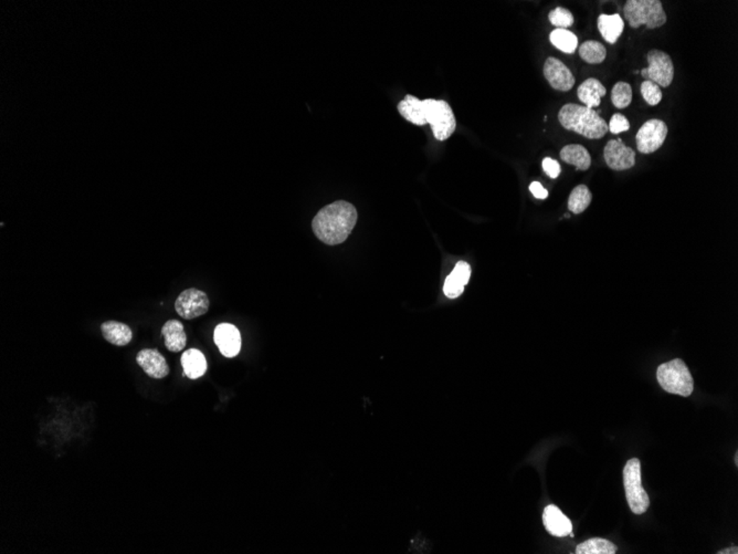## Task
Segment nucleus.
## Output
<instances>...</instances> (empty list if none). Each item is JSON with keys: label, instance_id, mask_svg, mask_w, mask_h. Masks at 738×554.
Masks as SVG:
<instances>
[{"label": "nucleus", "instance_id": "nucleus-1", "mask_svg": "<svg viewBox=\"0 0 738 554\" xmlns=\"http://www.w3.org/2000/svg\"><path fill=\"white\" fill-rule=\"evenodd\" d=\"M358 220L356 208L350 202L338 200L323 207L312 222L316 236L328 246L344 242Z\"/></svg>", "mask_w": 738, "mask_h": 554}, {"label": "nucleus", "instance_id": "nucleus-2", "mask_svg": "<svg viewBox=\"0 0 738 554\" xmlns=\"http://www.w3.org/2000/svg\"><path fill=\"white\" fill-rule=\"evenodd\" d=\"M558 120L563 128L591 140L603 138L609 130L595 110L579 104H565L559 111Z\"/></svg>", "mask_w": 738, "mask_h": 554}, {"label": "nucleus", "instance_id": "nucleus-3", "mask_svg": "<svg viewBox=\"0 0 738 554\" xmlns=\"http://www.w3.org/2000/svg\"><path fill=\"white\" fill-rule=\"evenodd\" d=\"M660 386L670 394L689 397L693 393L694 381L689 367L681 359L663 363L657 369Z\"/></svg>", "mask_w": 738, "mask_h": 554}, {"label": "nucleus", "instance_id": "nucleus-4", "mask_svg": "<svg viewBox=\"0 0 738 554\" xmlns=\"http://www.w3.org/2000/svg\"><path fill=\"white\" fill-rule=\"evenodd\" d=\"M623 13L629 26L635 29L643 25L648 29H655L665 26L667 20L660 0H628Z\"/></svg>", "mask_w": 738, "mask_h": 554}, {"label": "nucleus", "instance_id": "nucleus-5", "mask_svg": "<svg viewBox=\"0 0 738 554\" xmlns=\"http://www.w3.org/2000/svg\"><path fill=\"white\" fill-rule=\"evenodd\" d=\"M623 486L628 505L635 515H643L650 507V498L643 487L641 463L639 459L628 461L623 469Z\"/></svg>", "mask_w": 738, "mask_h": 554}, {"label": "nucleus", "instance_id": "nucleus-6", "mask_svg": "<svg viewBox=\"0 0 738 554\" xmlns=\"http://www.w3.org/2000/svg\"><path fill=\"white\" fill-rule=\"evenodd\" d=\"M423 103L425 118L427 124L431 126L435 138L439 140H448L457 128L451 106L443 100L426 99L423 100Z\"/></svg>", "mask_w": 738, "mask_h": 554}, {"label": "nucleus", "instance_id": "nucleus-7", "mask_svg": "<svg viewBox=\"0 0 738 554\" xmlns=\"http://www.w3.org/2000/svg\"><path fill=\"white\" fill-rule=\"evenodd\" d=\"M649 67L641 70V76L647 81L667 88L675 78V66L669 54L661 50H650L647 54Z\"/></svg>", "mask_w": 738, "mask_h": 554}, {"label": "nucleus", "instance_id": "nucleus-8", "mask_svg": "<svg viewBox=\"0 0 738 554\" xmlns=\"http://www.w3.org/2000/svg\"><path fill=\"white\" fill-rule=\"evenodd\" d=\"M209 307L207 293L197 288L182 291L175 302L176 312L184 320H192L204 316L209 310Z\"/></svg>", "mask_w": 738, "mask_h": 554}, {"label": "nucleus", "instance_id": "nucleus-9", "mask_svg": "<svg viewBox=\"0 0 738 554\" xmlns=\"http://www.w3.org/2000/svg\"><path fill=\"white\" fill-rule=\"evenodd\" d=\"M667 136V126L665 122L653 118L645 122L635 135L637 148L640 153L651 154L659 150Z\"/></svg>", "mask_w": 738, "mask_h": 554}, {"label": "nucleus", "instance_id": "nucleus-10", "mask_svg": "<svg viewBox=\"0 0 738 554\" xmlns=\"http://www.w3.org/2000/svg\"><path fill=\"white\" fill-rule=\"evenodd\" d=\"M603 158L608 168L613 170H629L635 164V150L625 146L620 138L608 142L603 150Z\"/></svg>", "mask_w": 738, "mask_h": 554}, {"label": "nucleus", "instance_id": "nucleus-11", "mask_svg": "<svg viewBox=\"0 0 738 554\" xmlns=\"http://www.w3.org/2000/svg\"><path fill=\"white\" fill-rule=\"evenodd\" d=\"M214 341L224 356H237L241 350V334L234 324L222 323L214 329Z\"/></svg>", "mask_w": 738, "mask_h": 554}, {"label": "nucleus", "instance_id": "nucleus-12", "mask_svg": "<svg viewBox=\"0 0 738 554\" xmlns=\"http://www.w3.org/2000/svg\"><path fill=\"white\" fill-rule=\"evenodd\" d=\"M544 76L551 88L558 91H569L576 82L573 72L561 60L554 57H549L545 61Z\"/></svg>", "mask_w": 738, "mask_h": 554}, {"label": "nucleus", "instance_id": "nucleus-13", "mask_svg": "<svg viewBox=\"0 0 738 554\" xmlns=\"http://www.w3.org/2000/svg\"><path fill=\"white\" fill-rule=\"evenodd\" d=\"M136 362L152 379H165L170 374V366L164 355L156 349H144L136 355Z\"/></svg>", "mask_w": 738, "mask_h": 554}, {"label": "nucleus", "instance_id": "nucleus-14", "mask_svg": "<svg viewBox=\"0 0 738 554\" xmlns=\"http://www.w3.org/2000/svg\"><path fill=\"white\" fill-rule=\"evenodd\" d=\"M543 523L551 535L566 537L573 532V523L556 506L549 505L543 513Z\"/></svg>", "mask_w": 738, "mask_h": 554}, {"label": "nucleus", "instance_id": "nucleus-15", "mask_svg": "<svg viewBox=\"0 0 738 554\" xmlns=\"http://www.w3.org/2000/svg\"><path fill=\"white\" fill-rule=\"evenodd\" d=\"M471 277V267L468 262H460L447 278L443 292L448 298L455 299L462 294L465 284H468Z\"/></svg>", "mask_w": 738, "mask_h": 554}, {"label": "nucleus", "instance_id": "nucleus-16", "mask_svg": "<svg viewBox=\"0 0 738 554\" xmlns=\"http://www.w3.org/2000/svg\"><path fill=\"white\" fill-rule=\"evenodd\" d=\"M162 335L166 349L170 352H180L187 344V335L180 321L170 320L162 325Z\"/></svg>", "mask_w": 738, "mask_h": 554}, {"label": "nucleus", "instance_id": "nucleus-17", "mask_svg": "<svg viewBox=\"0 0 738 554\" xmlns=\"http://www.w3.org/2000/svg\"><path fill=\"white\" fill-rule=\"evenodd\" d=\"M607 90L599 80L595 78H589L585 80L577 90L578 99L583 102V106L589 108H598L601 103V98L606 96Z\"/></svg>", "mask_w": 738, "mask_h": 554}, {"label": "nucleus", "instance_id": "nucleus-18", "mask_svg": "<svg viewBox=\"0 0 738 554\" xmlns=\"http://www.w3.org/2000/svg\"><path fill=\"white\" fill-rule=\"evenodd\" d=\"M101 332L103 338L116 347H125L131 342L133 332L125 323L118 321H106L101 324Z\"/></svg>", "mask_w": 738, "mask_h": 554}, {"label": "nucleus", "instance_id": "nucleus-19", "mask_svg": "<svg viewBox=\"0 0 738 554\" xmlns=\"http://www.w3.org/2000/svg\"><path fill=\"white\" fill-rule=\"evenodd\" d=\"M180 361H182L184 375L189 379H199L207 372V360L199 350L190 349V350L184 351Z\"/></svg>", "mask_w": 738, "mask_h": 554}, {"label": "nucleus", "instance_id": "nucleus-20", "mask_svg": "<svg viewBox=\"0 0 738 554\" xmlns=\"http://www.w3.org/2000/svg\"><path fill=\"white\" fill-rule=\"evenodd\" d=\"M398 111L402 118L407 121L416 125H426L427 121L425 118V103L416 96H408L398 104Z\"/></svg>", "mask_w": 738, "mask_h": 554}, {"label": "nucleus", "instance_id": "nucleus-21", "mask_svg": "<svg viewBox=\"0 0 738 554\" xmlns=\"http://www.w3.org/2000/svg\"><path fill=\"white\" fill-rule=\"evenodd\" d=\"M598 29L606 41L611 45L623 35L625 23L620 15H601L598 18Z\"/></svg>", "mask_w": 738, "mask_h": 554}, {"label": "nucleus", "instance_id": "nucleus-22", "mask_svg": "<svg viewBox=\"0 0 738 554\" xmlns=\"http://www.w3.org/2000/svg\"><path fill=\"white\" fill-rule=\"evenodd\" d=\"M561 158L567 164L576 166L579 170H587L591 165V154L579 144H569L561 148Z\"/></svg>", "mask_w": 738, "mask_h": 554}, {"label": "nucleus", "instance_id": "nucleus-23", "mask_svg": "<svg viewBox=\"0 0 738 554\" xmlns=\"http://www.w3.org/2000/svg\"><path fill=\"white\" fill-rule=\"evenodd\" d=\"M618 551V547L609 541V540L603 539V538H593V539L587 540V541L583 542L578 547L576 548L577 554H615Z\"/></svg>", "mask_w": 738, "mask_h": 554}, {"label": "nucleus", "instance_id": "nucleus-24", "mask_svg": "<svg viewBox=\"0 0 738 554\" xmlns=\"http://www.w3.org/2000/svg\"><path fill=\"white\" fill-rule=\"evenodd\" d=\"M591 200H593V195L589 188L586 185H578L569 195L568 210L573 214H581L589 207Z\"/></svg>", "mask_w": 738, "mask_h": 554}, {"label": "nucleus", "instance_id": "nucleus-25", "mask_svg": "<svg viewBox=\"0 0 738 554\" xmlns=\"http://www.w3.org/2000/svg\"><path fill=\"white\" fill-rule=\"evenodd\" d=\"M549 40L557 49L565 53L571 54L578 47V39L576 35L566 29H556L551 31Z\"/></svg>", "mask_w": 738, "mask_h": 554}, {"label": "nucleus", "instance_id": "nucleus-26", "mask_svg": "<svg viewBox=\"0 0 738 554\" xmlns=\"http://www.w3.org/2000/svg\"><path fill=\"white\" fill-rule=\"evenodd\" d=\"M579 56L587 63H603L607 57V50L601 42L588 40L579 47Z\"/></svg>", "mask_w": 738, "mask_h": 554}, {"label": "nucleus", "instance_id": "nucleus-27", "mask_svg": "<svg viewBox=\"0 0 738 554\" xmlns=\"http://www.w3.org/2000/svg\"><path fill=\"white\" fill-rule=\"evenodd\" d=\"M611 101L617 108H625L633 101V88L625 82H617L611 90Z\"/></svg>", "mask_w": 738, "mask_h": 554}, {"label": "nucleus", "instance_id": "nucleus-28", "mask_svg": "<svg viewBox=\"0 0 738 554\" xmlns=\"http://www.w3.org/2000/svg\"><path fill=\"white\" fill-rule=\"evenodd\" d=\"M551 25L557 29H567L573 25V16L566 8L557 7L551 10L549 15Z\"/></svg>", "mask_w": 738, "mask_h": 554}, {"label": "nucleus", "instance_id": "nucleus-29", "mask_svg": "<svg viewBox=\"0 0 738 554\" xmlns=\"http://www.w3.org/2000/svg\"><path fill=\"white\" fill-rule=\"evenodd\" d=\"M640 89H641L643 99L649 106H658L661 102L662 96H662L661 88L658 84L645 80V81L641 83Z\"/></svg>", "mask_w": 738, "mask_h": 554}, {"label": "nucleus", "instance_id": "nucleus-30", "mask_svg": "<svg viewBox=\"0 0 738 554\" xmlns=\"http://www.w3.org/2000/svg\"><path fill=\"white\" fill-rule=\"evenodd\" d=\"M608 128L613 134H620L623 132L629 131L630 123H629L628 118L623 114L615 113L611 116L610 123H609V128Z\"/></svg>", "mask_w": 738, "mask_h": 554}, {"label": "nucleus", "instance_id": "nucleus-31", "mask_svg": "<svg viewBox=\"0 0 738 554\" xmlns=\"http://www.w3.org/2000/svg\"><path fill=\"white\" fill-rule=\"evenodd\" d=\"M543 168H544L547 175L551 178H554V180L558 178L561 172L559 163L551 158H544V160H543Z\"/></svg>", "mask_w": 738, "mask_h": 554}, {"label": "nucleus", "instance_id": "nucleus-32", "mask_svg": "<svg viewBox=\"0 0 738 554\" xmlns=\"http://www.w3.org/2000/svg\"><path fill=\"white\" fill-rule=\"evenodd\" d=\"M529 190L531 194L534 195V198H539V200H546L549 198V192L543 188V185L539 182H533L529 185Z\"/></svg>", "mask_w": 738, "mask_h": 554}, {"label": "nucleus", "instance_id": "nucleus-33", "mask_svg": "<svg viewBox=\"0 0 738 554\" xmlns=\"http://www.w3.org/2000/svg\"><path fill=\"white\" fill-rule=\"evenodd\" d=\"M717 553H719V554H731V553L737 554L738 553V548L737 547L726 548V549L721 550V551L717 552Z\"/></svg>", "mask_w": 738, "mask_h": 554}, {"label": "nucleus", "instance_id": "nucleus-34", "mask_svg": "<svg viewBox=\"0 0 738 554\" xmlns=\"http://www.w3.org/2000/svg\"><path fill=\"white\" fill-rule=\"evenodd\" d=\"M735 463L736 466H738V453H735Z\"/></svg>", "mask_w": 738, "mask_h": 554}]
</instances>
